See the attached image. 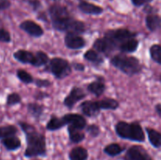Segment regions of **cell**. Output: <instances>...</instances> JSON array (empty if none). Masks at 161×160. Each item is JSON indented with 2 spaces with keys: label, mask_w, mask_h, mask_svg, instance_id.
I'll list each match as a JSON object with an SVG mask.
<instances>
[{
  "label": "cell",
  "mask_w": 161,
  "mask_h": 160,
  "mask_svg": "<svg viewBox=\"0 0 161 160\" xmlns=\"http://www.w3.org/2000/svg\"><path fill=\"white\" fill-rule=\"evenodd\" d=\"M49 15L53 28L56 31L82 34L86 31L84 22L75 19L72 16L68 8L63 5H51L49 8Z\"/></svg>",
  "instance_id": "obj_1"
},
{
  "label": "cell",
  "mask_w": 161,
  "mask_h": 160,
  "mask_svg": "<svg viewBox=\"0 0 161 160\" xmlns=\"http://www.w3.org/2000/svg\"><path fill=\"white\" fill-rule=\"evenodd\" d=\"M18 125L26 137L27 147L24 154L26 158L46 156L47 143L45 135L38 131L34 125L28 124L26 122L19 121Z\"/></svg>",
  "instance_id": "obj_2"
},
{
  "label": "cell",
  "mask_w": 161,
  "mask_h": 160,
  "mask_svg": "<svg viewBox=\"0 0 161 160\" xmlns=\"http://www.w3.org/2000/svg\"><path fill=\"white\" fill-rule=\"evenodd\" d=\"M110 63L116 68L129 76L138 75L142 71V65L137 57L126 53H119L111 58Z\"/></svg>",
  "instance_id": "obj_3"
},
{
  "label": "cell",
  "mask_w": 161,
  "mask_h": 160,
  "mask_svg": "<svg viewBox=\"0 0 161 160\" xmlns=\"http://www.w3.org/2000/svg\"><path fill=\"white\" fill-rule=\"evenodd\" d=\"M115 130L120 138L135 142H144L146 135L141 124L138 122L119 121L115 125Z\"/></svg>",
  "instance_id": "obj_4"
},
{
  "label": "cell",
  "mask_w": 161,
  "mask_h": 160,
  "mask_svg": "<svg viewBox=\"0 0 161 160\" xmlns=\"http://www.w3.org/2000/svg\"><path fill=\"white\" fill-rule=\"evenodd\" d=\"M14 57L16 61L22 64H28L36 67H42L48 64L49 56L43 51H37L32 53L28 50H18L14 53Z\"/></svg>",
  "instance_id": "obj_5"
},
{
  "label": "cell",
  "mask_w": 161,
  "mask_h": 160,
  "mask_svg": "<svg viewBox=\"0 0 161 160\" xmlns=\"http://www.w3.org/2000/svg\"><path fill=\"white\" fill-rule=\"evenodd\" d=\"M48 64V69L58 79H64L72 73V65L64 58L53 57L49 61Z\"/></svg>",
  "instance_id": "obj_6"
},
{
  "label": "cell",
  "mask_w": 161,
  "mask_h": 160,
  "mask_svg": "<svg viewBox=\"0 0 161 160\" xmlns=\"http://www.w3.org/2000/svg\"><path fill=\"white\" fill-rule=\"evenodd\" d=\"M137 35L138 33L130 31L127 28H116V29H109L105 31L104 37L111 41L116 50H118V47L123 42L132 38H136Z\"/></svg>",
  "instance_id": "obj_7"
},
{
  "label": "cell",
  "mask_w": 161,
  "mask_h": 160,
  "mask_svg": "<svg viewBox=\"0 0 161 160\" xmlns=\"http://www.w3.org/2000/svg\"><path fill=\"white\" fill-rule=\"evenodd\" d=\"M124 160H153L147 151L140 145H133L126 152Z\"/></svg>",
  "instance_id": "obj_8"
},
{
  "label": "cell",
  "mask_w": 161,
  "mask_h": 160,
  "mask_svg": "<svg viewBox=\"0 0 161 160\" xmlns=\"http://www.w3.org/2000/svg\"><path fill=\"white\" fill-rule=\"evenodd\" d=\"M86 93L82 88L78 87V86H73L69 93L64 97L63 104L68 108L72 109L77 102L83 100V98L86 97Z\"/></svg>",
  "instance_id": "obj_9"
},
{
  "label": "cell",
  "mask_w": 161,
  "mask_h": 160,
  "mask_svg": "<svg viewBox=\"0 0 161 160\" xmlns=\"http://www.w3.org/2000/svg\"><path fill=\"white\" fill-rule=\"evenodd\" d=\"M19 28L31 37L39 38L43 35L44 34L43 28L39 24L31 20H26L22 21L19 25Z\"/></svg>",
  "instance_id": "obj_10"
},
{
  "label": "cell",
  "mask_w": 161,
  "mask_h": 160,
  "mask_svg": "<svg viewBox=\"0 0 161 160\" xmlns=\"http://www.w3.org/2000/svg\"><path fill=\"white\" fill-rule=\"evenodd\" d=\"M86 40L80 34L69 32L64 36V44L70 50H80L86 45Z\"/></svg>",
  "instance_id": "obj_11"
},
{
  "label": "cell",
  "mask_w": 161,
  "mask_h": 160,
  "mask_svg": "<svg viewBox=\"0 0 161 160\" xmlns=\"http://www.w3.org/2000/svg\"><path fill=\"white\" fill-rule=\"evenodd\" d=\"M63 119L65 122L66 125H72L75 128L83 130L86 126V120L83 116L75 113H69L63 116Z\"/></svg>",
  "instance_id": "obj_12"
},
{
  "label": "cell",
  "mask_w": 161,
  "mask_h": 160,
  "mask_svg": "<svg viewBox=\"0 0 161 160\" xmlns=\"http://www.w3.org/2000/svg\"><path fill=\"white\" fill-rule=\"evenodd\" d=\"M93 47L94 50L99 53H102L104 54H109L115 50H116L115 45L112 43L110 40L106 39L105 37L98 38L94 41V44H93Z\"/></svg>",
  "instance_id": "obj_13"
},
{
  "label": "cell",
  "mask_w": 161,
  "mask_h": 160,
  "mask_svg": "<svg viewBox=\"0 0 161 160\" xmlns=\"http://www.w3.org/2000/svg\"><path fill=\"white\" fill-rule=\"evenodd\" d=\"M78 8L82 13L88 15H100L104 12V9L102 6L85 0H80L78 4Z\"/></svg>",
  "instance_id": "obj_14"
},
{
  "label": "cell",
  "mask_w": 161,
  "mask_h": 160,
  "mask_svg": "<svg viewBox=\"0 0 161 160\" xmlns=\"http://www.w3.org/2000/svg\"><path fill=\"white\" fill-rule=\"evenodd\" d=\"M80 109L83 115L90 118H94L100 114V108L97 101L94 100H85L80 104Z\"/></svg>",
  "instance_id": "obj_15"
},
{
  "label": "cell",
  "mask_w": 161,
  "mask_h": 160,
  "mask_svg": "<svg viewBox=\"0 0 161 160\" xmlns=\"http://www.w3.org/2000/svg\"><path fill=\"white\" fill-rule=\"evenodd\" d=\"M146 25L149 31L154 32L161 28V17L155 13L147 14L146 17Z\"/></svg>",
  "instance_id": "obj_16"
},
{
  "label": "cell",
  "mask_w": 161,
  "mask_h": 160,
  "mask_svg": "<svg viewBox=\"0 0 161 160\" xmlns=\"http://www.w3.org/2000/svg\"><path fill=\"white\" fill-rule=\"evenodd\" d=\"M1 143L6 150L11 151V152L17 151L21 146L20 139L18 136H16V135H13V136H7V137L3 138V139L1 140Z\"/></svg>",
  "instance_id": "obj_17"
},
{
  "label": "cell",
  "mask_w": 161,
  "mask_h": 160,
  "mask_svg": "<svg viewBox=\"0 0 161 160\" xmlns=\"http://www.w3.org/2000/svg\"><path fill=\"white\" fill-rule=\"evenodd\" d=\"M139 45V41L136 38L127 39L123 42L118 47V50L122 53H130L136 51Z\"/></svg>",
  "instance_id": "obj_18"
},
{
  "label": "cell",
  "mask_w": 161,
  "mask_h": 160,
  "mask_svg": "<svg viewBox=\"0 0 161 160\" xmlns=\"http://www.w3.org/2000/svg\"><path fill=\"white\" fill-rule=\"evenodd\" d=\"M146 133H147L148 139L149 143L153 147L155 148H160L161 147V133L158 130H155L150 127H146Z\"/></svg>",
  "instance_id": "obj_19"
},
{
  "label": "cell",
  "mask_w": 161,
  "mask_h": 160,
  "mask_svg": "<svg viewBox=\"0 0 161 160\" xmlns=\"http://www.w3.org/2000/svg\"><path fill=\"white\" fill-rule=\"evenodd\" d=\"M88 156L87 149L81 146L73 147L69 153V160H87Z\"/></svg>",
  "instance_id": "obj_20"
},
{
  "label": "cell",
  "mask_w": 161,
  "mask_h": 160,
  "mask_svg": "<svg viewBox=\"0 0 161 160\" xmlns=\"http://www.w3.org/2000/svg\"><path fill=\"white\" fill-rule=\"evenodd\" d=\"M68 133L69 141L74 144H79L85 139V133L82 131V130L75 128L72 125L68 126Z\"/></svg>",
  "instance_id": "obj_21"
},
{
  "label": "cell",
  "mask_w": 161,
  "mask_h": 160,
  "mask_svg": "<svg viewBox=\"0 0 161 160\" xmlns=\"http://www.w3.org/2000/svg\"><path fill=\"white\" fill-rule=\"evenodd\" d=\"M64 125H66V123L63 118L58 117L57 115H53L47 122L46 128L49 131H56V130L63 128Z\"/></svg>",
  "instance_id": "obj_22"
},
{
  "label": "cell",
  "mask_w": 161,
  "mask_h": 160,
  "mask_svg": "<svg viewBox=\"0 0 161 160\" xmlns=\"http://www.w3.org/2000/svg\"><path fill=\"white\" fill-rule=\"evenodd\" d=\"M87 90L92 94L95 95L96 97H99V96L102 95L105 92L106 86H105V83L102 80H97L91 83L90 84L87 85Z\"/></svg>",
  "instance_id": "obj_23"
},
{
  "label": "cell",
  "mask_w": 161,
  "mask_h": 160,
  "mask_svg": "<svg viewBox=\"0 0 161 160\" xmlns=\"http://www.w3.org/2000/svg\"><path fill=\"white\" fill-rule=\"evenodd\" d=\"M97 103L100 110H116L119 107V102L110 97L97 100Z\"/></svg>",
  "instance_id": "obj_24"
},
{
  "label": "cell",
  "mask_w": 161,
  "mask_h": 160,
  "mask_svg": "<svg viewBox=\"0 0 161 160\" xmlns=\"http://www.w3.org/2000/svg\"><path fill=\"white\" fill-rule=\"evenodd\" d=\"M83 58L89 62L93 63L94 64H102L104 63V58L100 55L98 52L96 51L95 50H88L85 52L84 55H83Z\"/></svg>",
  "instance_id": "obj_25"
},
{
  "label": "cell",
  "mask_w": 161,
  "mask_h": 160,
  "mask_svg": "<svg viewBox=\"0 0 161 160\" xmlns=\"http://www.w3.org/2000/svg\"><path fill=\"white\" fill-rule=\"evenodd\" d=\"M27 109L28 113L35 118L36 120H39L44 112V106L38 103H29L27 105Z\"/></svg>",
  "instance_id": "obj_26"
},
{
  "label": "cell",
  "mask_w": 161,
  "mask_h": 160,
  "mask_svg": "<svg viewBox=\"0 0 161 160\" xmlns=\"http://www.w3.org/2000/svg\"><path fill=\"white\" fill-rule=\"evenodd\" d=\"M124 150H125V147H122L120 144H117V143H111L104 147V152L108 156L111 157H115L120 155L124 152Z\"/></svg>",
  "instance_id": "obj_27"
},
{
  "label": "cell",
  "mask_w": 161,
  "mask_h": 160,
  "mask_svg": "<svg viewBox=\"0 0 161 160\" xmlns=\"http://www.w3.org/2000/svg\"><path fill=\"white\" fill-rule=\"evenodd\" d=\"M149 55L154 62L161 65V45L153 44L149 48Z\"/></svg>",
  "instance_id": "obj_28"
},
{
  "label": "cell",
  "mask_w": 161,
  "mask_h": 160,
  "mask_svg": "<svg viewBox=\"0 0 161 160\" xmlns=\"http://www.w3.org/2000/svg\"><path fill=\"white\" fill-rule=\"evenodd\" d=\"M18 132L17 128L14 125H6L0 126V139H3L7 136L16 135Z\"/></svg>",
  "instance_id": "obj_29"
},
{
  "label": "cell",
  "mask_w": 161,
  "mask_h": 160,
  "mask_svg": "<svg viewBox=\"0 0 161 160\" xmlns=\"http://www.w3.org/2000/svg\"><path fill=\"white\" fill-rule=\"evenodd\" d=\"M17 77L20 82L25 83V84H30V83H34V78L32 77V75L23 69H18L17 71Z\"/></svg>",
  "instance_id": "obj_30"
},
{
  "label": "cell",
  "mask_w": 161,
  "mask_h": 160,
  "mask_svg": "<svg viewBox=\"0 0 161 160\" xmlns=\"http://www.w3.org/2000/svg\"><path fill=\"white\" fill-rule=\"evenodd\" d=\"M21 101V97L18 93H11L6 97V104L7 106H14V105L20 103Z\"/></svg>",
  "instance_id": "obj_31"
},
{
  "label": "cell",
  "mask_w": 161,
  "mask_h": 160,
  "mask_svg": "<svg viewBox=\"0 0 161 160\" xmlns=\"http://www.w3.org/2000/svg\"><path fill=\"white\" fill-rule=\"evenodd\" d=\"M86 131L92 137H97L101 133L100 127L96 124H91L86 126Z\"/></svg>",
  "instance_id": "obj_32"
},
{
  "label": "cell",
  "mask_w": 161,
  "mask_h": 160,
  "mask_svg": "<svg viewBox=\"0 0 161 160\" xmlns=\"http://www.w3.org/2000/svg\"><path fill=\"white\" fill-rule=\"evenodd\" d=\"M11 41L10 33L6 29L0 28V42L3 43H9Z\"/></svg>",
  "instance_id": "obj_33"
},
{
  "label": "cell",
  "mask_w": 161,
  "mask_h": 160,
  "mask_svg": "<svg viewBox=\"0 0 161 160\" xmlns=\"http://www.w3.org/2000/svg\"><path fill=\"white\" fill-rule=\"evenodd\" d=\"M34 82L36 86L39 88H47L52 85L51 82L46 78H36Z\"/></svg>",
  "instance_id": "obj_34"
},
{
  "label": "cell",
  "mask_w": 161,
  "mask_h": 160,
  "mask_svg": "<svg viewBox=\"0 0 161 160\" xmlns=\"http://www.w3.org/2000/svg\"><path fill=\"white\" fill-rule=\"evenodd\" d=\"M25 1L32 8L34 11H37L42 6L41 2L39 0H25Z\"/></svg>",
  "instance_id": "obj_35"
},
{
  "label": "cell",
  "mask_w": 161,
  "mask_h": 160,
  "mask_svg": "<svg viewBox=\"0 0 161 160\" xmlns=\"http://www.w3.org/2000/svg\"><path fill=\"white\" fill-rule=\"evenodd\" d=\"M132 4L136 7H141L147 4H150L153 0H130Z\"/></svg>",
  "instance_id": "obj_36"
},
{
  "label": "cell",
  "mask_w": 161,
  "mask_h": 160,
  "mask_svg": "<svg viewBox=\"0 0 161 160\" xmlns=\"http://www.w3.org/2000/svg\"><path fill=\"white\" fill-rule=\"evenodd\" d=\"M11 3L9 0H0V10L9 9Z\"/></svg>",
  "instance_id": "obj_37"
},
{
  "label": "cell",
  "mask_w": 161,
  "mask_h": 160,
  "mask_svg": "<svg viewBox=\"0 0 161 160\" xmlns=\"http://www.w3.org/2000/svg\"><path fill=\"white\" fill-rule=\"evenodd\" d=\"M71 65H72V67H73L75 71H78V72H83L85 70L84 64H82V63L75 62Z\"/></svg>",
  "instance_id": "obj_38"
},
{
  "label": "cell",
  "mask_w": 161,
  "mask_h": 160,
  "mask_svg": "<svg viewBox=\"0 0 161 160\" xmlns=\"http://www.w3.org/2000/svg\"><path fill=\"white\" fill-rule=\"evenodd\" d=\"M143 11H144L145 13H146L147 14H149V13H157V9H155V8L153 7V6H151L150 4H147L146 5V6H144V9H143Z\"/></svg>",
  "instance_id": "obj_39"
},
{
  "label": "cell",
  "mask_w": 161,
  "mask_h": 160,
  "mask_svg": "<svg viewBox=\"0 0 161 160\" xmlns=\"http://www.w3.org/2000/svg\"><path fill=\"white\" fill-rule=\"evenodd\" d=\"M49 94L46 92H42V91H38L35 95V98L36 100H42V99L46 98V97H49Z\"/></svg>",
  "instance_id": "obj_40"
},
{
  "label": "cell",
  "mask_w": 161,
  "mask_h": 160,
  "mask_svg": "<svg viewBox=\"0 0 161 160\" xmlns=\"http://www.w3.org/2000/svg\"><path fill=\"white\" fill-rule=\"evenodd\" d=\"M155 110H156V112L157 113L159 116L161 118V103L157 104L155 106Z\"/></svg>",
  "instance_id": "obj_41"
},
{
  "label": "cell",
  "mask_w": 161,
  "mask_h": 160,
  "mask_svg": "<svg viewBox=\"0 0 161 160\" xmlns=\"http://www.w3.org/2000/svg\"><path fill=\"white\" fill-rule=\"evenodd\" d=\"M159 81H160L161 83V74L160 75V76H159Z\"/></svg>",
  "instance_id": "obj_42"
},
{
  "label": "cell",
  "mask_w": 161,
  "mask_h": 160,
  "mask_svg": "<svg viewBox=\"0 0 161 160\" xmlns=\"http://www.w3.org/2000/svg\"><path fill=\"white\" fill-rule=\"evenodd\" d=\"M53 1H58V0H53Z\"/></svg>",
  "instance_id": "obj_43"
},
{
  "label": "cell",
  "mask_w": 161,
  "mask_h": 160,
  "mask_svg": "<svg viewBox=\"0 0 161 160\" xmlns=\"http://www.w3.org/2000/svg\"><path fill=\"white\" fill-rule=\"evenodd\" d=\"M0 160H1V158H0Z\"/></svg>",
  "instance_id": "obj_44"
}]
</instances>
